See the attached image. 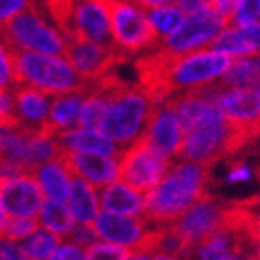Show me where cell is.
Wrapping results in <instances>:
<instances>
[{
  "instance_id": "obj_22",
  "label": "cell",
  "mask_w": 260,
  "mask_h": 260,
  "mask_svg": "<svg viewBox=\"0 0 260 260\" xmlns=\"http://www.w3.org/2000/svg\"><path fill=\"white\" fill-rule=\"evenodd\" d=\"M65 205H67L71 216L76 223H91L97 216L99 206H101L97 188L91 182L75 177Z\"/></svg>"
},
{
  "instance_id": "obj_31",
  "label": "cell",
  "mask_w": 260,
  "mask_h": 260,
  "mask_svg": "<svg viewBox=\"0 0 260 260\" xmlns=\"http://www.w3.org/2000/svg\"><path fill=\"white\" fill-rule=\"evenodd\" d=\"M260 19V0H238L233 13L234 24H247Z\"/></svg>"
},
{
  "instance_id": "obj_26",
  "label": "cell",
  "mask_w": 260,
  "mask_h": 260,
  "mask_svg": "<svg viewBox=\"0 0 260 260\" xmlns=\"http://www.w3.org/2000/svg\"><path fill=\"white\" fill-rule=\"evenodd\" d=\"M61 240L63 238H60L52 231L38 225V229L34 233H30L26 238L22 240L21 245L28 260H47L52 255V251L60 245Z\"/></svg>"
},
{
  "instance_id": "obj_39",
  "label": "cell",
  "mask_w": 260,
  "mask_h": 260,
  "mask_svg": "<svg viewBox=\"0 0 260 260\" xmlns=\"http://www.w3.org/2000/svg\"><path fill=\"white\" fill-rule=\"evenodd\" d=\"M236 4H238V0H210V6L217 13H221L223 17H227L233 21V13L236 10Z\"/></svg>"
},
{
  "instance_id": "obj_46",
  "label": "cell",
  "mask_w": 260,
  "mask_h": 260,
  "mask_svg": "<svg viewBox=\"0 0 260 260\" xmlns=\"http://www.w3.org/2000/svg\"><path fill=\"white\" fill-rule=\"evenodd\" d=\"M4 38V24H2V22H0V39Z\"/></svg>"
},
{
  "instance_id": "obj_28",
  "label": "cell",
  "mask_w": 260,
  "mask_h": 260,
  "mask_svg": "<svg viewBox=\"0 0 260 260\" xmlns=\"http://www.w3.org/2000/svg\"><path fill=\"white\" fill-rule=\"evenodd\" d=\"M17 84L19 82L15 69V50L2 38L0 39V89H13Z\"/></svg>"
},
{
  "instance_id": "obj_15",
  "label": "cell",
  "mask_w": 260,
  "mask_h": 260,
  "mask_svg": "<svg viewBox=\"0 0 260 260\" xmlns=\"http://www.w3.org/2000/svg\"><path fill=\"white\" fill-rule=\"evenodd\" d=\"M147 219L143 216H123L115 212L101 210L91 221L99 240L121 245L132 251L147 234Z\"/></svg>"
},
{
  "instance_id": "obj_18",
  "label": "cell",
  "mask_w": 260,
  "mask_h": 260,
  "mask_svg": "<svg viewBox=\"0 0 260 260\" xmlns=\"http://www.w3.org/2000/svg\"><path fill=\"white\" fill-rule=\"evenodd\" d=\"M58 143H60L61 152L71 151H82V152H99V154H106V156H117L121 158L123 152L119 147L110 140L108 136H104L101 130L86 128V126H73L67 128L60 134H56Z\"/></svg>"
},
{
  "instance_id": "obj_5",
  "label": "cell",
  "mask_w": 260,
  "mask_h": 260,
  "mask_svg": "<svg viewBox=\"0 0 260 260\" xmlns=\"http://www.w3.org/2000/svg\"><path fill=\"white\" fill-rule=\"evenodd\" d=\"M15 69L19 84L32 86L50 97L87 89L86 80L76 73L65 54L15 50Z\"/></svg>"
},
{
  "instance_id": "obj_29",
  "label": "cell",
  "mask_w": 260,
  "mask_h": 260,
  "mask_svg": "<svg viewBox=\"0 0 260 260\" xmlns=\"http://www.w3.org/2000/svg\"><path fill=\"white\" fill-rule=\"evenodd\" d=\"M128 253L126 247L110 244V242H95L86 249V258L84 260H123Z\"/></svg>"
},
{
  "instance_id": "obj_25",
  "label": "cell",
  "mask_w": 260,
  "mask_h": 260,
  "mask_svg": "<svg viewBox=\"0 0 260 260\" xmlns=\"http://www.w3.org/2000/svg\"><path fill=\"white\" fill-rule=\"evenodd\" d=\"M206 49L214 50V52H221V54H227V56L256 54L253 45L249 43L247 36H245L242 26H238V24L223 28L221 32L206 45Z\"/></svg>"
},
{
  "instance_id": "obj_41",
  "label": "cell",
  "mask_w": 260,
  "mask_h": 260,
  "mask_svg": "<svg viewBox=\"0 0 260 260\" xmlns=\"http://www.w3.org/2000/svg\"><path fill=\"white\" fill-rule=\"evenodd\" d=\"M130 2H134L136 6H140L141 10H145V8H152V6L169 4V2H175V0H130Z\"/></svg>"
},
{
  "instance_id": "obj_36",
  "label": "cell",
  "mask_w": 260,
  "mask_h": 260,
  "mask_svg": "<svg viewBox=\"0 0 260 260\" xmlns=\"http://www.w3.org/2000/svg\"><path fill=\"white\" fill-rule=\"evenodd\" d=\"M13 89H0V121H13Z\"/></svg>"
},
{
  "instance_id": "obj_16",
  "label": "cell",
  "mask_w": 260,
  "mask_h": 260,
  "mask_svg": "<svg viewBox=\"0 0 260 260\" xmlns=\"http://www.w3.org/2000/svg\"><path fill=\"white\" fill-rule=\"evenodd\" d=\"M61 154L69 164L73 175L91 182L97 190L115 180L119 175V158L117 156H106V154H99V152L82 151L61 152Z\"/></svg>"
},
{
  "instance_id": "obj_17",
  "label": "cell",
  "mask_w": 260,
  "mask_h": 260,
  "mask_svg": "<svg viewBox=\"0 0 260 260\" xmlns=\"http://www.w3.org/2000/svg\"><path fill=\"white\" fill-rule=\"evenodd\" d=\"M50 95L39 91L32 86L17 84L13 87V121L24 130L47 128L50 108Z\"/></svg>"
},
{
  "instance_id": "obj_10",
  "label": "cell",
  "mask_w": 260,
  "mask_h": 260,
  "mask_svg": "<svg viewBox=\"0 0 260 260\" xmlns=\"http://www.w3.org/2000/svg\"><path fill=\"white\" fill-rule=\"evenodd\" d=\"M229 205L231 203H225L214 195L206 193L205 197L195 201L190 208H186L169 225L180 238V242L184 244L186 249H190L221 227Z\"/></svg>"
},
{
  "instance_id": "obj_6",
  "label": "cell",
  "mask_w": 260,
  "mask_h": 260,
  "mask_svg": "<svg viewBox=\"0 0 260 260\" xmlns=\"http://www.w3.org/2000/svg\"><path fill=\"white\" fill-rule=\"evenodd\" d=\"M231 58L221 52L203 49L191 50L184 54H173L166 71V91L168 99L182 91L206 86L217 80L229 67ZM166 99V101H168Z\"/></svg>"
},
{
  "instance_id": "obj_14",
  "label": "cell",
  "mask_w": 260,
  "mask_h": 260,
  "mask_svg": "<svg viewBox=\"0 0 260 260\" xmlns=\"http://www.w3.org/2000/svg\"><path fill=\"white\" fill-rule=\"evenodd\" d=\"M182 138H184V130L180 126V121L173 108L166 101L158 103L152 110L151 119L147 123L143 140L160 154L173 158L179 156Z\"/></svg>"
},
{
  "instance_id": "obj_43",
  "label": "cell",
  "mask_w": 260,
  "mask_h": 260,
  "mask_svg": "<svg viewBox=\"0 0 260 260\" xmlns=\"http://www.w3.org/2000/svg\"><path fill=\"white\" fill-rule=\"evenodd\" d=\"M8 212H6V208H4V203H2V197H0V233L4 231V225H6V221H8Z\"/></svg>"
},
{
  "instance_id": "obj_27",
  "label": "cell",
  "mask_w": 260,
  "mask_h": 260,
  "mask_svg": "<svg viewBox=\"0 0 260 260\" xmlns=\"http://www.w3.org/2000/svg\"><path fill=\"white\" fill-rule=\"evenodd\" d=\"M143 11H145L147 19L154 28V32L158 34V38L169 36L184 21V11L180 10L177 4L152 6V8H145Z\"/></svg>"
},
{
  "instance_id": "obj_47",
  "label": "cell",
  "mask_w": 260,
  "mask_h": 260,
  "mask_svg": "<svg viewBox=\"0 0 260 260\" xmlns=\"http://www.w3.org/2000/svg\"><path fill=\"white\" fill-rule=\"evenodd\" d=\"M258 260H260V251H258Z\"/></svg>"
},
{
  "instance_id": "obj_2",
  "label": "cell",
  "mask_w": 260,
  "mask_h": 260,
  "mask_svg": "<svg viewBox=\"0 0 260 260\" xmlns=\"http://www.w3.org/2000/svg\"><path fill=\"white\" fill-rule=\"evenodd\" d=\"M208 177V168L191 160L171 166L164 179L145 193L141 216L154 225L173 223L195 201L210 193L206 190Z\"/></svg>"
},
{
  "instance_id": "obj_45",
  "label": "cell",
  "mask_w": 260,
  "mask_h": 260,
  "mask_svg": "<svg viewBox=\"0 0 260 260\" xmlns=\"http://www.w3.org/2000/svg\"><path fill=\"white\" fill-rule=\"evenodd\" d=\"M152 260H179V258H175V256H169V255H156Z\"/></svg>"
},
{
  "instance_id": "obj_11",
  "label": "cell",
  "mask_w": 260,
  "mask_h": 260,
  "mask_svg": "<svg viewBox=\"0 0 260 260\" xmlns=\"http://www.w3.org/2000/svg\"><path fill=\"white\" fill-rule=\"evenodd\" d=\"M65 58L75 67V71L86 80V84H93L101 76L108 75L119 63L126 61L123 52L117 50L115 45L93 43L87 39L71 38L65 49Z\"/></svg>"
},
{
  "instance_id": "obj_38",
  "label": "cell",
  "mask_w": 260,
  "mask_h": 260,
  "mask_svg": "<svg viewBox=\"0 0 260 260\" xmlns=\"http://www.w3.org/2000/svg\"><path fill=\"white\" fill-rule=\"evenodd\" d=\"M175 4L179 6L184 13L191 15V13H197V11L210 8V0H175Z\"/></svg>"
},
{
  "instance_id": "obj_4",
  "label": "cell",
  "mask_w": 260,
  "mask_h": 260,
  "mask_svg": "<svg viewBox=\"0 0 260 260\" xmlns=\"http://www.w3.org/2000/svg\"><path fill=\"white\" fill-rule=\"evenodd\" d=\"M4 41L13 50L65 54L69 38L50 17L47 8L34 0L26 10L4 24Z\"/></svg>"
},
{
  "instance_id": "obj_1",
  "label": "cell",
  "mask_w": 260,
  "mask_h": 260,
  "mask_svg": "<svg viewBox=\"0 0 260 260\" xmlns=\"http://www.w3.org/2000/svg\"><path fill=\"white\" fill-rule=\"evenodd\" d=\"M89 87H101L106 91L108 106L99 130L108 136L123 152L143 136L158 103L147 95L140 84H126L114 71L89 84Z\"/></svg>"
},
{
  "instance_id": "obj_40",
  "label": "cell",
  "mask_w": 260,
  "mask_h": 260,
  "mask_svg": "<svg viewBox=\"0 0 260 260\" xmlns=\"http://www.w3.org/2000/svg\"><path fill=\"white\" fill-rule=\"evenodd\" d=\"M21 171H24V169L19 168L15 162H11L8 158H0V182L11 179V177H15V175H19Z\"/></svg>"
},
{
  "instance_id": "obj_19",
  "label": "cell",
  "mask_w": 260,
  "mask_h": 260,
  "mask_svg": "<svg viewBox=\"0 0 260 260\" xmlns=\"http://www.w3.org/2000/svg\"><path fill=\"white\" fill-rule=\"evenodd\" d=\"M32 175L38 180L45 199L63 201V203L67 201L71 184L75 180V175L71 171L69 164H67L63 154H58V156L49 160V162L38 166L32 171Z\"/></svg>"
},
{
  "instance_id": "obj_23",
  "label": "cell",
  "mask_w": 260,
  "mask_h": 260,
  "mask_svg": "<svg viewBox=\"0 0 260 260\" xmlns=\"http://www.w3.org/2000/svg\"><path fill=\"white\" fill-rule=\"evenodd\" d=\"M223 87H251L260 84V54L234 56L217 78Z\"/></svg>"
},
{
  "instance_id": "obj_35",
  "label": "cell",
  "mask_w": 260,
  "mask_h": 260,
  "mask_svg": "<svg viewBox=\"0 0 260 260\" xmlns=\"http://www.w3.org/2000/svg\"><path fill=\"white\" fill-rule=\"evenodd\" d=\"M34 0H0V22L8 24L15 15L24 11Z\"/></svg>"
},
{
  "instance_id": "obj_32",
  "label": "cell",
  "mask_w": 260,
  "mask_h": 260,
  "mask_svg": "<svg viewBox=\"0 0 260 260\" xmlns=\"http://www.w3.org/2000/svg\"><path fill=\"white\" fill-rule=\"evenodd\" d=\"M86 258V249L80 247L78 244H75L73 240L63 238L60 242V245L52 251V255L47 260H84Z\"/></svg>"
},
{
  "instance_id": "obj_24",
  "label": "cell",
  "mask_w": 260,
  "mask_h": 260,
  "mask_svg": "<svg viewBox=\"0 0 260 260\" xmlns=\"http://www.w3.org/2000/svg\"><path fill=\"white\" fill-rule=\"evenodd\" d=\"M36 219H38V223L41 227L52 231L60 238H67L76 223L63 201H52V199L43 201V205L39 208Z\"/></svg>"
},
{
  "instance_id": "obj_33",
  "label": "cell",
  "mask_w": 260,
  "mask_h": 260,
  "mask_svg": "<svg viewBox=\"0 0 260 260\" xmlns=\"http://www.w3.org/2000/svg\"><path fill=\"white\" fill-rule=\"evenodd\" d=\"M67 238L73 240L75 244H78L80 247H84V249H87L89 245L99 242V236H97V233H95V229H93L91 223H75V227H73V231L69 233Z\"/></svg>"
},
{
  "instance_id": "obj_42",
  "label": "cell",
  "mask_w": 260,
  "mask_h": 260,
  "mask_svg": "<svg viewBox=\"0 0 260 260\" xmlns=\"http://www.w3.org/2000/svg\"><path fill=\"white\" fill-rule=\"evenodd\" d=\"M154 256L145 255V253H126V256L123 260H152Z\"/></svg>"
},
{
  "instance_id": "obj_20",
  "label": "cell",
  "mask_w": 260,
  "mask_h": 260,
  "mask_svg": "<svg viewBox=\"0 0 260 260\" xmlns=\"http://www.w3.org/2000/svg\"><path fill=\"white\" fill-rule=\"evenodd\" d=\"M99 205L103 210L123 214V216H141L143 214V203L145 193L138 191L126 182L112 180L106 186L99 188Z\"/></svg>"
},
{
  "instance_id": "obj_7",
  "label": "cell",
  "mask_w": 260,
  "mask_h": 260,
  "mask_svg": "<svg viewBox=\"0 0 260 260\" xmlns=\"http://www.w3.org/2000/svg\"><path fill=\"white\" fill-rule=\"evenodd\" d=\"M108 17L112 41L126 58L152 49L160 41L145 11L130 0H108Z\"/></svg>"
},
{
  "instance_id": "obj_3",
  "label": "cell",
  "mask_w": 260,
  "mask_h": 260,
  "mask_svg": "<svg viewBox=\"0 0 260 260\" xmlns=\"http://www.w3.org/2000/svg\"><path fill=\"white\" fill-rule=\"evenodd\" d=\"M249 141H253L251 136L217 108L186 130L179 156L210 168L217 160L233 156Z\"/></svg>"
},
{
  "instance_id": "obj_9",
  "label": "cell",
  "mask_w": 260,
  "mask_h": 260,
  "mask_svg": "<svg viewBox=\"0 0 260 260\" xmlns=\"http://www.w3.org/2000/svg\"><path fill=\"white\" fill-rule=\"evenodd\" d=\"M231 22H233L231 19L217 13L210 6V8H206L203 11L191 13L188 19L182 21V24L175 32H171L169 36L164 38L162 45L158 41L156 47L168 50L171 54L191 52V50H197L201 47H206Z\"/></svg>"
},
{
  "instance_id": "obj_44",
  "label": "cell",
  "mask_w": 260,
  "mask_h": 260,
  "mask_svg": "<svg viewBox=\"0 0 260 260\" xmlns=\"http://www.w3.org/2000/svg\"><path fill=\"white\" fill-rule=\"evenodd\" d=\"M227 260H258V256H253V255H236V256H231Z\"/></svg>"
},
{
  "instance_id": "obj_21",
  "label": "cell",
  "mask_w": 260,
  "mask_h": 260,
  "mask_svg": "<svg viewBox=\"0 0 260 260\" xmlns=\"http://www.w3.org/2000/svg\"><path fill=\"white\" fill-rule=\"evenodd\" d=\"M87 89L80 91H69L60 93L50 99L49 108V121H47V128L54 134H60L63 130L78 126L80 119V110L84 97H86Z\"/></svg>"
},
{
  "instance_id": "obj_13",
  "label": "cell",
  "mask_w": 260,
  "mask_h": 260,
  "mask_svg": "<svg viewBox=\"0 0 260 260\" xmlns=\"http://www.w3.org/2000/svg\"><path fill=\"white\" fill-rule=\"evenodd\" d=\"M0 197L10 217H38L45 201L32 171H21L15 177L0 182Z\"/></svg>"
},
{
  "instance_id": "obj_37",
  "label": "cell",
  "mask_w": 260,
  "mask_h": 260,
  "mask_svg": "<svg viewBox=\"0 0 260 260\" xmlns=\"http://www.w3.org/2000/svg\"><path fill=\"white\" fill-rule=\"evenodd\" d=\"M251 179V168L245 162H234V166L229 169L225 180L227 182H247Z\"/></svg>"
},
{
  "instance_id": "obj_12",
  "label": "cell",
  "mask_w": 260,
  "mask_h": 260,
  "mask_svg": "<svg viewBox=\"0 0 260 260\" xmlns=\"http://www.w3.org/2000/svg\"><path fill=\"white\" fill-rule=\"evenodd\" d=\"M214 101L229 119L255 140L260 136V84L251 87H223L212 82Z\"/></svg>"
},
{
  "instance_id": "obj_8",
  "label": "cell",
  "mask_w": 260,
  "mask_h": 260,
  "mask_svg": "<svg viewBox=\"0 0 260 260\" xmlns=\"http://www.w3.org/2000/svg\"><path fill=\"white\" fill-rule=\"evenodd\" d=\"M171 158L154 151L141 136L128 149L123 151L119 158V175L117 179L147 193L164 179L171 168Z\"/></svg>"
},
{
  "instance_id": "obj_34",
  "label": "cell",
  "mask_w": 260,
  "mask_h": 260,
  "mask_svg": "<svg viewBox=\"0 0 260 260\" xmlns=\"http://www.w3.org/2000/svg\"><path fill=\"white\" fill-rule=\"evenodd\" d=\"M0 260H28L21 242L0 233Z\"/></svg>"
},
{
  "instance_id": "obj_30",
  "label": "cell",
  "mask_w": 260,
  "mask_h": 260,
  "mask_svg": "<svg viewBox=\"0 0 260 260\" xmlns=\"http://www.w3.org/2000/svg\"><path fill=\"white\" fill-rule=\"evenodd\" d=\"M38 225L39 223L36 217H8L2 234L17 240V242H22L28 234L38 229Z\"/></svg>"
}]
</instances>
